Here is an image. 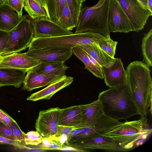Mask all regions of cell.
Wrapping results in <instances>:
<instances>
[{
	"instance_id": "1",
	"label": "cell",
	"mask_w": 152,
	"mask_h": 152,
	"mask_svg": "<svg viewBox=\"0 0 152 152\" xmlns=\"http://www.w3.org/2000/svg\"><path fill=\"white\" fill-rule=\"evenodd\" d=\"M127 84L143 116L152 111V80L151 70L142 61L130 63L126 70Z\"/></svg>"
},
{
	"instance_id": "6",
	"label": "cell",
	"mask_w": 152,
	"mask_h": 152,
	"mask_svg": "<svg viewBox=\"0 0 152 152\" xmlns=\"http://www.w3.org/2000/svg\"><path fill=\"white\" fill-rule=\"evenodd\" d=\"M28 16L22 15L19 23L9 31L8 40L5 49L0 54L1 56L19 53L28 47L35 35L31 19Z\"/></svg>"
},
{
	"instance_id": "33",
	"label": "cell",
	"mask_w": 152,
	"mask_h": 152,
	"mask_svg": "<svg viewBox=\"0 0 152 152\" xmlns=\"http://www.w3.org/2000/svg\"><path fill=\"white\" fill-rule=\"evenodd\" d=\"M0 144L11 145L16 149H32L31 146L21 144L17 141L0 136Z\"/></svg>"
},
{
	"instance_id": "32",
	"label": "cell",
	"mask_w": 152,
	"mask_h": 152,
	"mask_svg": "<svg viewBox=\"0 0 152 152\" xmlns=\"http://www.w3.org/2000/svg\"><path fill=\"white\" fill-rule=\"evenodd\" d=\"M4 3L13 9L19 16H22L24 0H6Z\"/></svg>"
},
{
	"instance_id": "19",
	"label": "cell",
	"mask_w": 152,
	"mask_h": 152,
	"mask_svg": "<svg viewBox=\"0 0 152 152\" xmlns=\"http://www.w3.org/2000/svg\"><path fill=\"white\" fill-rule=\"evenodd\" d=\"M80 105L82 112L84 127H94L97 121L104 114L100 102L98 99L90 103Z\"/></svg>"
},
{
	"instance_id": "41",
	"label": "cell",
	"mask_w": 152,
	"mask_h": 152,
	"mask_svg": "<svg viewBox=\"0 0 152 152\" xmlns=\"http://www.w3.org/2000/svg\"><path fill=\"white\" fill-rule=\"evenodd\" d=\"M87 54L90 61L92 63H93V64L98 67H102V66L94 58L87 53Z\"/></svg>"
},
{
	"instance_id": "45",
	"label": "cell",
	"mask_w": 152,
	"mask_h": 152,
	"mask_svg": "<svg viewBox=\"0 0 152 152\" xmlns=\"http://www.w3.org/2000/svg\"><path fill=\"white\" fill-rule=\"evenodd\" d=\"M2 57L3 56H1V55H0V63L1 61V60L2 59Z\"/></svg>"
},
{
	"instance_id": "44",
	"label": "cell",
	"mask_w": 152,
	"mask_h": 152,
	"mask_svg": "<svg viewBox=\"0 0 152 152\" xmlns=\"http://www.w3.org/2000/svg\"><path fill=\"white\" fill-rule=\"evenodd\" d=\"M6 0H0V4L5 2Z\"/></svg>"
},
{
	"instance_id": "23",
	"label": "cell",
	"mask_w": 152,
	"mask_h": 152,
	"mask_svg": "<svg viewBox=\"0 0 152 152\" xmlns=\"http://www.w3.org/2000/svg\"><path fill=\"white\" fill-rule=\"evenodd\" d=\"M23 8L32 19L46 18L50 20L42 0H24Z\"/></svg>"
},
{
	"instance_id": "12",
	"label": "cell",
	"mask_w": 152,
	"mask_h": 152,
	"mask_svg": "<svg viewBox=\"0 0 152 152\" xmlns=\"http://www.w3.org/2000/svg\"><path fill=\"white\" fill-rule=\"evenodd\" d=\"M36 37H56L72 34L71 31L64 29L61 26L46 18L31 19Z\"/></svg>"
},
{
	"instance_id": "21",
	"label": "cell",
	"mask_w": 152,
	"mask_h": 152,
	"mask_svg": "<svg viewBox=\"0 0 152 152\" xmlns=\"http://www.w3.org/2000/svg\"><path fill=\"white\" fill-rule=\"evenodd\" d=\"M64 63L60 61L41 62L31 69L40 74L64 76L69 68Z\"/></svg>"
},
{
	"instance_id": "31",
	"label": "cell",
	"mask_w": 152,
	"mask_h": 152,
	"mask_svg": "<svg viewBox=\"0 0 152 152\" xmlns=\"http://www.w3.org/2000/svg\"><path fill=\"white\" fill-rule=\"evenodd\" d=\"M12 131L15 140L21 144L26 145L24 141V133L20 129L17 122L14 120L8 125Z\"/></svg>"
},
{
	"instance_id": "8",
	"label": "cell",
	"mask_w": 152,
	"mask_h": 152,
	"mask_svg": "<svg viewBox=\"0 0 152 152\" xmlns=\"http://www.w3.org/2000/svg\"><path fill=\"white\" fill-rule=\"evenodd\" d=\"M126 13L133 31L138 32L144 28L152 12L144 9L136 0H117Z\"/></svg>"
},
{
	"instance_id": "9",
	"label": "cell",
	"mask_w": 152,
	"mask_h": 152,
	"mask_svg": "<svg viewBox=\"0 0 152 152\" xmlns=\"http://www.w3.org/2000/svg\"><path fill=\"white\" fill-rule=\"evenodd\" d=\"M110 32L128 33L133 31L130 20L117 0H110L108 17Z\"/></svg>"
},
{
	"instance_id": "20",
	"label": "cell",
	"mask_w": 152,
	"mask_h": 152,
	"mask_svg": "<svg viewBox=\"0 0 152 152\" xmlns=\"http://www.w3.org/2000/svg\"><path fill=\"white\" fill-rule=\"evenodd\" d=\"M19 16L11 7L4 2L0 4V30L9 31L20 21Z\"/></svg>"
},
{
	"instance_id": "40",
	"label": "cell",
	"mask_w": 152,
	"mask_h": 152,
	"mask_svg": "<svg viewBox=\"0 0 152 152\" xmlns=\"http://www.w3.org/2000/svg\"><path fill=\"white\" fill-rule=\"evenodd\" d=\"M148 0H136L144 9L150 11L148 5Z\"/></svg>"
},
{
	"instance_id": "13",
	"label": "cell",
	"mask_w": 152,
	"mask_h": 152,
	"mask_svg": "<svg viewBox=\"0 0 152 152\" xmlns=\"http://www.w3.org/2000/svg\"><path fill=\"white\" fill-rule=\"evenodd\" d=\"M38 61L25 53H13L2 57L0 67H9L27 71L40 64Z\"/></svg>"
},
{
	"instance_id": "5",
	"label": "cell",
	"mask_w": 152,
	"mask_h": 152,
	"mask_svg": "<svg viewBox=\"0 0 152 152\" xmlns=\"http://www.w3.org/2000/svg\"><path fill=\"white\" fill-rule=\"evenodd\" d=\"M108 39L103 34L91 31L56 37H36L32 40L28 49L45 48H71L83 45L97 43Z\"/></svg>"
},
{
	"instance_id": "42",
	"label": "cell",
	"mask_w": 152,
	"mask_h": 152,
	"mask_svg": "<svg viewBox=\"0 0 152 152\" xmlns=\"http://www.w3.org/2000/svg\"><path fill=\"white\" fill-rule=\"evenodd\" d=\"M148 5L150 11L152 12V0H148Z\"/></svg>"
},
{
	"instance_id": "18",
	"label": "cell",
	"mask_w": 152,
	"mask_h": 152,
	"mask_svg": "<svg viewBox=\"0 0 152 152\" xmlns=\"http://www.w3.org/2000/svg\"><path fill=\"white\" fill-rule=\"evenodd\" d=\"M25 70L9 67H0V87L13 86L19 88L23 83Z\"/></svg>"
},
{
	"instance_id": "26",
	"label": "cell",
	"mask_w": 152,
	"mask_h": 152,
	"mask_svg": "<svg viewBox=\"0 0 152 152\" xmlns=\"http://www.w3.org/2000/svg\"><path fill=\"white\" fill-rule=\"evenodd\" d=\"M142 39V50L143 56L142 61L148 67L152 66V30L148 33L144 34Z\"/></svg>"
},
{
	"instance_id": "15",
	"label": "cell",
	"mask_w": 152,
	"mask_h": 152,
	"mask_svg": "<svg viewBox=\"0 0 152 152\" xmlns=\"http://www.w3.org/2000/svg\"><path fill=\"white\" fill-rule=\"evenodd\" d=\"M64 76L45 75L38 73L30 69L27 72L21 90L31 91L35 89L48 86Z\"/></svg>"
},
{
	"instance_id": "10",
	"label": "cell",
	"mask_w": 152,
	"mask_h": 152,
	"mask_svg": "<svg viewBox=\"0 0 152 152\" xmlns=\"http://www.w3.org/2000/svg\"><path fill=\"white\" fill-rule=\"evenodd\" d=\"M102 71L107 86L115 88L127 84L126 71L121 58H115L102 66Z\"/></svg>"
},
{
	"instance_id": "25",
	"label": "cell",
	"mask_w": 152,
	"mask_h": 152,
	"mask_svg": "<svg viewBox=\"0 0 152 152\" xmlns=\"http://www.w3.org/2000/svg\"><path fill=\"white\" fill-rule=\"evenodd\" d=\"M72 54L84 63L85 65V69L88 70L97 77L103 79L102 67H98L93 64L84 51L79 46L72 48Z\"/></svg>"
},
{
	"instance_id": "14",
	"label": "cell",
	"mask_w": 152,
	"mask_h": 152,
	"mask_svg": "<svg viewBox=\"0 0 152 152\" xmlns=\"http://www.w3.org/2000/svg\"><path fill=\"white\" fill-rule=\"evenodd\" d=\"M73 145L88 149L124 151L119 145L113 139L101 135L80 141L78 143Z\"/></svg>"
},
{
	"instance_id": "43",
	"label": "cell",
	"mask_w": 152,
	"mask_h": 152,
	"mask_svg": "<svg viewBox=\"0 0 152 152\" xmlns=\"http://www.w3.org/2000/svg\"><path fill=\"white\" fill-rule=\"evenodd\" d=\"M80 3H82L83 2H85L86 0H77Z\"/></svg>"
},
{
	"instance_id": "30",
	"label": "cell",
	"mask_w": 152,
	"mask_h": 152,
	"mask_svg": "<svg viewBox=\"0 0 152 152\" xmlns=\"http://www.w3.org/2000/svg\"><path fill=\"white\" fill-rule=\"evenodd\" d=\"M99 135V134L96 133L94 127H84L81 128L80 132L71 141L78 140L81 141Z\"/></svg>"
},
{
	"instance_id": "7",
	"label": "cell",
	"mask_w": 152,
	"mask_h": 152,
	"mask_svg": "<svg viewBox=\"0 0 152 152\" xmlns=\"http://www.w3.org/2000/svg\"><path fill=\"white\" fill-rule=\"evenodd\" d=\"M61 109L50 108L40 111L36 120V131L43 137L54 138L57 134Z\"/></svg>"
},
{
	"instance_id": "16",
	"label": "cell",
	"mask_w": 152,
	"mask_h": 152,
	"mask_svg": "<svg viewBox=\"0 0 152 152\" xmlns=\"http://www.w3.org/2000/svg\"><path fill=\"white\" fill-rule=\"evenodd\" d=\"M58 125L76 128L84 127L83 113L80 105L61 109Z\"/></svg>"
},
{
	"instance_id": "29",
	"label": "cell",
	"mask_w": 152,
	"mask_h": 152,
	"mask_svg": "<svg viewBox=\"0 0 152 152\" xmlns=\"http://www.w3.org/2000/svg\"><path fill=\"white\" fill-rule=\"evenodd\" d=\"M66 1L75 22L77 25L82 9V4L77 0H66Z\"/></svg>"
},
{
	"instance_id": "39",
	"label": "cell",
	"mask_w": 152,
	"mask_h": 152,
	"mask_svg": "<svg viewBox=\"0 0 152 152\" xmlns=\"http://www.w3.org/2000/svg\"><path fill=\"white\" fill-rule=\"evenodd\" d=\"M82 128H75L67 136V140L69 143L80 132Z\"/></svg>"
},
{
	"instance_id": "27",
	"label": "cell",
	"mask_w": 152,
	"mask_h": 152,
	"mask_svg": "<svg viewBox=\"0 0 152 152\" xmlns=\"http://www.w3.org/2000/svg\"><path fill=\"white\" fill-rule=\"evenodd\" d=\"M118 42L111 38L99 40L97 44L100 48L111 57L114 58Z\"/></svg>"
},
{
	"instance_id": "4",
	"label": "cell",
	"mask_w": 152,
	"mask_h": 152,
	"mask_svg": "<svg viewBox=\"0 0 152 152\" xmlns=\"http://www.w3.org/2000/svg\"><path fill=\"white\" fill-rule=\"evenodd\" d=\"M110 0H99L94 6L81 9L74 33L91 31L110 38L108 24Z\"/></svg>"
},
{
	"instance_id": "2",
	"label": "cell",
	"mask_w": 152,
	"mask_h": 152,
	"mask_svg": "<svg viewBox=\"0 0 152 152\" xmlns=\"http://www.w3.org/2000/svg\"><path fill=\"white\" fill-rule=\"evenodd\" d=\"M98 99L104 114L112 118L119 120L136 115L143 116L127 84L99 93Z\"/></svg>"
},
{
	"instance_id": "24",
	"label": "cell",
	"mask_w": 152,
	"mask_h": 152,
	"mask_svg": "<svg viewBox=\"0 0 152 152\" xmlns=\"http://www.w3.org/2000/svg\"><path fill=\"white\" fill-rule=\"evenodd\" d=\"M86 53L94 58L102 66L113 61V58L105 52L97 43L79 46Z\"/></svg>"
},
{
	"instance_id": "38",
	"label": "cell",
	"mask_w": 152,
	"mask_h": 152,
	"mask_svg": "<svg viewBox=\"0 0 152 152\" xmlns=\"http://www.w3.org/2000/svg\"><path fill=\"white\" fill-rule=\"evenodd\" d=\"M63 145L56 139H51L50 142L47 147V150H60Z\"/></svg>"
},
{
	"instance_id": "11",
	"label": "cell",
	"mask_w": 152,
	"mask_h": 152,
	"mask_svg": "<svg viewBox=\"0 0 152 152\" xmlns=\"http://www.w3.org/2000/svg\"><path fill=\"white\" fill-rule=\"evenodd\" d=\"M28 56L41 62H65L72 56V48H45L28 49L26 52Z\"/></svg>"
},
{
	"instance_id": "3",
	"label": "cell",
	"mask_w": 152,
	"mask_h": 152,
	"mask_svg": "<svg viewBox=\"0 0 152 152\" xmlns=\"http://www.w3.org/2000/svg\"><path fill=\"white\" fill-rule=\"evenodd\" d=\"M151 133L146 117L141 116L139 120L124 123L115 119L102 135L112 138L126 151L142 144Z\"/></svg>"
},
{
	"instance_id": "34",
	"label": "cell",
	"mask_w": 152,
	"mask_h": 152,
	"mask_svg": "<svg viewBox=\"0 0 152 152\" xmlns=\"http://www.w3.org/2000/svg\"><path fill=\"white\" fill-rule=\"evenodd\" d=\"M0 136L15 140L11 129L7 125L0 122Z\"/></svg>"
},
{
	"instance_id": "17",
	"label": "cell",
	"mask_w": 152,
	"mask_h": 152,
	"mask_svg": "<svg viewBox=\"0 0 152 152\" xmlns=\"http://www.w3.org/2000/svg\"><path fill=\"white\" fill-rule=\"evenodd\" d=\"M73 78L66 75L49 85L44 88L31 94L27 98L28 101H36L42 99H49L57 92L70 85Z\"/></svg>"
},
{
	"instance_id": "35",
	"label": "cell",
	"mask_w": 152,
	"mask_h": 152,
	"mask_svg": "<svg viewBox=\"0 0 152 152\" xmlns=\"http://www.w3.org/2000/svg\"><path fill=\"white\" fill-rule=\"evenodd\" d=\"M9 39V31L0 30V54L5 49Z\"/></svg>"
},
{
	"instance_id": "28",
	"label": "cell",
	"mask_w": 152,
	"mask_h": 152,
	"mask_svg": "<svg viewBox=\"0 0 152 152\" xmlns=\"http://www.w3.org/2000/svg\"><path fill=\"white\" fill-rule=\"evenodd\" d=\"M43 138L37 131H32L26 133H24V141L26 145L31 146H37L40 144Z\"/></svg>"
},
{
	"instance_id": "22",
	"label": "cell",
	"mask_w": 152,
	"mask_h": 152,
	"mask_svg": "<svg viewBox=\"0 0 152 152\" xmlns=\"http://www.w3.org/2000/svg\"><path fill=\"white\" fill-rule=\"evenodd\" d=\"M50 20L59 25L64 10L69 8L66 0H42Z\"/></svg>"
},
{
	"instance_id": "36",
	"label": "cell",
	"mask_w": 152,
	"mask_h": 152,
	"mask_svg": "<svg viewBox=\"0 0 152 152\" xmlns=\"http://www.w3.org/2000/svg\"><path fill=\"white\" fill-rule=\"evenodd\" d=\"M75 128L72 126L58 125L57 133L55 137H58L63 134L67 136Z\"/></svg>"
},
{
	"instance_id": "37",
	"label": "cell",
	"mask_w": 152,
	"mask_h": 152,
	"mask_svg": "<svg viewBox=\"0 0 152 152\" xmlns=\"http://www.w3.org/2000/svg\"><path fill=\"white\" fill-rule=\"evenodd\" d=\"M14 120L7 113L0 109V122L8 125Z\"/></svg>"
}]
</instances>
